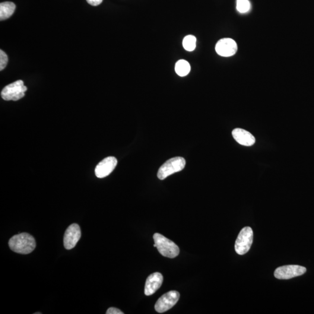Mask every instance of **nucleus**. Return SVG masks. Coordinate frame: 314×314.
Masks as SVG:
<instances>
[{
    "label": "nucleus",
    "instance_id": "obj_16",
    "mask_svg": "<svg viewBox=\"0 0 314 314\" xmlns=\"http://www.w3.org/2000/svg\"><path fill=\"white\" fill-rule=\"evenodd\" d=\"M236 9L240 13H246L250 9L249 0H237Z\"/></svg>",
    "mask_w": 314,
    "mask_h": 314
},
{
    "label": "nucleus",
    "instance_id": "obj_4",
    "mask_svg": "<svg viewBox=\"0 0 314 314\" xmlns=\"http://www.w3.org/2000/svg\"><path fill=\"white\" fill-rule=\"evenodd\" d=\"M27 90L24 82L19 80L6 86L1 91V96L5 101H18L25 96Z\"/></svg>",
    "mask_w": 314,
    "mask_h": 314
},
{
    "label": "nucleus",
    "instance_id": "obj_14",
    "mask_svg": "<svg viewBox=\"0 0 314 314\" xmlns=\"http://www.w3.org/2000/svg\"><path fill=\"white\" fill-rule=\"evenodd\" d=\"M175 71L180 77H185L188 75L190 71V63L186 60H179L175 65Z\"/></svg>",
    "mask_w": 314,
    "mask_h": 314
},
{
    "label": "nucleus",
    "instance_id": "obj_18",
    "mask_svg": "<svg viewBox=\"0 0 314 314\" xmlns=\"http://www.w3.org/2000/svg\"><path fill=\"white\" fill-rule=\"evenodd\" d=\"M107 314H123V312L119 310L116 308L111 307L109 310H107L106 313Z\"/></svg>",
    "mask_w": 314,
    "mask_h": 314
},
{
    "label": "nucleus",
    "instance_id": "obj_7",
    "mask_svg": "<svg viewBox=\"0 0 314 314\" xmlns=\"http://www.w3.org/2000/svg\"><path fill=\"white\" fill-rule=\"evenodd\" d=\"M307 269L304 266L290 265L281 266L276 269L274 275L279 279H289L305 274Z\"/></svg>",
    "mask_w": 314,
    "mask_h": 314
},
{
    "label": "nucleus",
    "instance_id": "obj_15",
    "mask_svg": "<svg viewBox=\"0 0 314 314\" xmlns=\"http://www.w3.org/2000/svg\"><path fill=\"white\" fill-rule=\"evenodd\" d=\"M184 49L188 52H193L196 47V38L193 35H188L184 38L183 41Z\"/></svg>",
    "mask_w": 314,
    "mask_h": 314
},
{
    "label": "nucleus",
    "instance_id": "obj_17",
    "mask_svg": "<svg viewBox=\"0 0 314 314\" xmlns=\"http://www.w3.org/2000/svg\"><path fill=\"white\" fill-rule=\"evenodd\" d=\"M8 61L7 55L2 50H0V70L1 71H2L7 65Z\"/></svg>",
    "mask_w": 314,
    "mask_h": 314
},
{
    "label": "nucleus",
    "instance_id": "obj_6",
    "mask_svg": "<svg viewBox=\"0 0 314 314\" xmlns=\"http://www.w3.org/2000/svg\"><path fill=\"white\" fill-rule=\"evenodd\" d=\"M180 298V294L177 291H170L162 296L155 305L157 312L163 313L172 309L175 305Z\"/></svg>",
    "mask_w": 314,
    "mask_h": 314
},
{
    "label": "nucleus",
    "instance_id": "obj_1",
    "mask_svg": "<svg viewBox=\"0 0 314 314\" xmlns=\"http://www.w3.org/2000/svg\"><path fill=\"white\" fill-rule=\"evenodd\" d=\"M8 244L12 251L22 255L31 253L36 246L34 238L27 233H22L12 237Z\"/></svg>",
    "mask_w": 314,
    "mask_h": 314
},
{
    "label": "nucleus",
    "instance_id": "obj_10",
    "mask_svg": "<svg viewBox=\"0 0 314 314\" xmlns=\"http://www.w3.org/2000/svg\"><path fill=\"white\" fill-rule=\"evenodd\" d=\"M118 161L114 157L105 158L98 164L95 169V174L98 178H104L109 176L115 169Z\"/></svg>",
    "mask_w": 314,
    "mask_h": 314
},
{
    "label": "nucleus",
    "instance_id": "obj_5",
    "mask_svg": "<svg viewBox=\"0 0 314 314\" xmlns=\"http://www.w3.org/2000/svg\"><path fill=\"white\" fill-rule=\"evenodd\" d=\"M253 241V231L251 228L245 227L240 231L235 243V251L239 255H245L249 251Z\"/></svg>",
    "mask_w": 314,
    "mask_h": 314
},
{
    "label": "nucleus",
    "instance_id": "obj_8",
    "mask_svg": "<svg viewBox=\"0 0 314 314\" xmlns=\"http://www.w3.org/2000/svg\"><path fill=\"white\" fill-rule=\"evenodd\" d=\"M81 237V230L80 227L77 224H73L66 230L64 237H63V244L66 250H71L77 245Z\"/></svg>",
    "mask_w": 314,
    "mask_h": 314
},
{
    "label": "nucleus",
    "instance_id": "obj_11",
    "mask_svg": "<svg viewBox=\"0 0 314 314\" xmlns=\"http://www.w3.org/2000/svg\"><path fill=\"white\" fill-rule=\"evenodd\" d=\"M163 282V277L159 272L151 274L145 282L144 293L146 296H151L159 289Z\"/></svg>",
    "mask_w": 314,
    "mask_h": 314
},
{
    "label": "nucleus",
    "instance_id": "obj_9",
    "mask_svg": "<svg viewBox=\"0 0 314 314\" xmlns=\"http://www.w3.org/2000/svg\"><path fill=\"white\" fill-rule=\"evenodd\" d=\"M215 50L218 55L229 57L233 56L237 52V45L235 41L230 38H224L219 40L215 46Z\"/></svg>",
    "mask_w": 314,
    "mask_h": 314
},
{
    "label": "nucleus",
    "instance_id": "obj_2",
    "mask_svg": "<svg viewBox=\"0 0 314 314\" xmlns=\"http://www.w3.org/2000/svg\"><path fill=\"white\" fill-rule=\"evenodd\" d=\"M154 243L161 255L166 257L173 258L179 255V248L172 241L160 233H155L153 236Z\"/></svg>",
    "mask_w": 314,
    "mask_h": 314
},
{
    "label": "nucleus",
    "instance_id": "obj_13",
    "mask_svg": "<svg viewBox=\"0 0 314 314\" xmlns=\"http://www.w3.org/2000/svg\"><path fill=\"white\" fill-rule=\"evenodd\" d=\"M16 5L12 2H4L0 4V20L4 21L10 18L15 10Z\"/></svg>",
    "mask_w": 314,
    "mask_h": 314
},
{
    "label": "nucleus",
    "instance_id": "obj_3",
    "mask_svg": "<svg viewBox=\"0 0 314 314\" xmlns=\"http://www.w3.org/2000/svg\"><path fill=\"white\" fill-rule=\"evenodd\" d=\"M186 166L185 158L176 157L168 160L162 166L157 173L158 178L164 180L176 172H180Z\"/></svg>",
    "mask_w": 314,
    "mask_h": 314
},
{
    "label": "nucleus",
    "instance_id": "obj_12",
    "mask_svg": "<svg viewBox=\"0 0 314 314\" xmlns=\"http://www.w3.org/2000/svg\"><path fill=\"white\" fill-rule=\"evenodd\" d=\"M232 135L238 143L244 146H252L255 143V138L246 130L240 128L234 129L232 131Z\"/></svg>",
    "mask_w": 314,
    "mask_h": 314
},
{
    "label": "nucleus",
    "instance_id": "obj_19",
    "mask_svg": "<svg viewBox=\"0 0 314 314\" xmlns=\"http://www.w3.org/2000/svg\"><path fill=\"white\" fill-rule=\"evenodd\" d=\"M86 1L92 6H98L102 3L103 0H86Z\"/></svg>",
    "mask_w": 314,
    "mask_h": 314
},
{
    "label": "nucleus",
    "instance_id": "obj_20",
    "mask_svg": "<svg viewBox=\"0 0 314 314\" xmlns=\"http://www.w3.org/2000/svg\"><path fill=\"white\" fill-rule=\"evenodd\" d=\"M42 314V313H35V314Z\"/></svg>",
    "mask_w": 314,
    "mask_h": 314
}]
</instances>
